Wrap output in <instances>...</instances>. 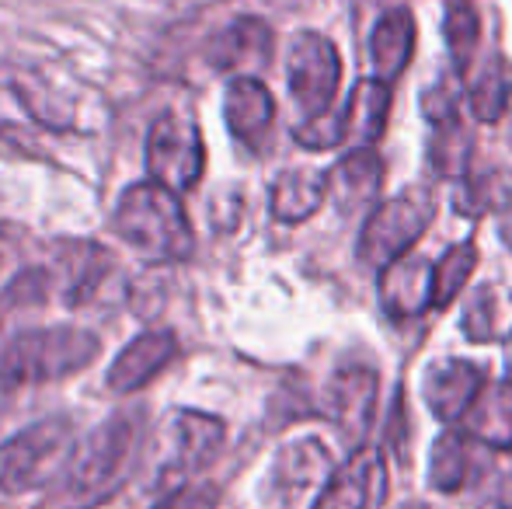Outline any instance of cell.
Wrapping results in <instances>:
<instances>
[{
	"instance_id": "8992f818",
	"label": "cell",
	"mask_w": 512,
	"mask_h": 509,
	"mask_svg": "<svg viewBox=\"0 0 512 509\" xmlns=\"http://www.w3.org/2000/svg\"><path fill=\"white\" fill-rule=\"evenodd\" d=\"M286 81H290L293 102L307 112V119L331 112L342 84V56L335 42L317 32H300L286 53Z\"/></svg>"
},
{
	"instance_id": "6da1fadb",
	"label": "cell",
	"mask_w": 512,
	"mask_h": 509,
	"mask_svg": "<svg viewBox=\"0 0 512 509\" xmlns=\"http://www.w3.org/2000/svg\"><path fill=\"white\" fill-rule=\"evenodd\" d=\"M143 412H119L74 447L56 475L46 509H95L105 503L133 468Z\"/></svg>"
},
{
	"instance_id": "ffe728a7",
	"label": "cell",
	"mask_w": 512,
	"mask_h": 509,
	"mask_svg": "<svg viewBox=\"0 0 512 509\" xmlns=\"http://www.w3.org/2000/svg\"><path fill=\"white\" fill-rule=\"evenodd\" d=\"M387 116H391V84L380 77H366L345 102V140L356 147H373L384 136Z\"/></svg>"
},
{
	"instance_id": "484cf974",
	"label": "cell",
	"mask_w": 512,
	"mask_h": 509,
	"mask_svg": "<svg viewBox=\"0 0 512 509\" xmlns=\"http://www.w3.org/2000/svg\"><path fill=\"white\" fill-rule=\"evenodd\" d=\"M474 157V136L471 129L457 119L450 123H436L432 126V143H429V161L439 175L446 178H467V168H471Z\"/></svg>"
},
{
	"instance_id": "f546056e",
	"label": "cell",
	"mask_w": 512,
	"mask_h": 509,
	"mask_svg": "<svg viewBox=\"0 0 512 509\" xmlns=\"http://www.w3.org/2000/svg\"><path fill=\"white\" fill-rule=\"evenodd\" d=\"M422 112H425V119H429L432 126L457 119L460 116V95H457V88H453L450 81H443V84H436V88H429V91H425V98H422Z\"/></svg>"
},
{
	"instance_id": "ac0fdd59",
	"label": "cell",
	"mask_w": 512,
	"mask_h": 509,
	"mask_svg": "<svg viewBox=\"0 0 512 509\" xmlns=\"http://www.w3.org/2000/svg\"><path fill=\"white\" fill-rule=\"evenodd\" d=\"M464 492L474 509H512V447L478 443Z\"/></svg>"
},
{
	"instance_id": "f1b7e54d",
	"label": "cell",
	"mask_w": 512,
	"mask_h": 509,
	"mask_svg": "<svg viewBox=\"0 0 512 509\" xmlns=\"http://www.w3.org/2000/svg\"><path fill=\"white\" fill-rule=\"evenodd\" d=\"M293 136H297V143H304L307 150L338 147V143H345V109L307 119V123H300L297 129H293Z\"/></svg>"
},
{
	"instance_id": "7a4b0ae2",
	"label": "cell",
	"mask_w": 512,
	"mask_h": 509,
	"mask_svg": "<svg viewBox=\"0 0 512 509\" xmlns=\"http://www.w3.org/2000/svg\"><path fill=\"white\" fill-rule=\"evenodd\" d=\"M115 231L147 262H185L196 248L189 217L175 189L154 178L122 192L119 210H115Z\"/></svg>"
},
{
	"instance_id": "d6986e66",
	"label": "cell",
	"mask_w": 512,
	"mask_h": 509,
	"mask_svg": "<svg viewBox=\"0 0 512 509\" xmlns=\"http://www.w3.org/2000/svg\"><path fill=\"white\" fill-rule=\"evenodd\" d=\"M415 53V18L405 7H394L384 18L373 25L370 35V60H373V77L391 84L394 77L405 74Z\"/></svg>"
},
{
	"instance_id": "4fadbf2b",
	"label": "cell",
	"mask_w": 512,
	"mask_h": 509,
	"mask_svg": "<svg viewBox=\"0 0 512 509\" xmlns=\"http://www.w3.org/2000/svg\"><path fill=\"white\" fill-rule=\"evenodd\" d=\"M272 28L262 18H237L230 28H223L209 46V63L223 74L251 77L248 70H258L272 60Z\"/></svg>"
},
{
	"instance_id": "83f0119b",
	"label": "cell",
	"mask_w": 512,
	"mask_h": 509,
	"mask_svg": "<svg viewBox=\"0 0 512 509\" xmlns=\"http://www.w3.org/2000/svg\"><path fill=\"white\" fill-rule=\"evenodd\" d=\"M443 32H446V46H450V53H453V63H457V70L464 74V70L471 67L474 53H478V42H481L478 14L467 4H453L450 11H446Z\"/></svg>"
},
{
	"instance_id": "4dcf8cb0",
	"label": "cell",
	"mask_w": 512,
	"mask_h": 509,
	"mask_svg": "<svg viewBox=\"0 0 512 509\" xmlns=\"http://www.w3.org/2000/svg\"><path fill=\"white\" fill-rule=\"evenodd\" d=\"M216 503H220L216 485H182V489L168 492L157 509H213Z\"/></svg>"
},
{
	"instance_id": "44dd1931",
	"label": "cell",
	"mask_w": 512,
	"mask_h": 509,
	"mask_svg": "<svg viewBox=\"0 0 512 509\" xmlns=\"http://www.w3.org/2000/svg\"><path fill=\"white\" fill-rule=\"evenodd\" d=\"M467 436L492 447H512V381L485 384L467 415L457 422Z\"/></svg>"
},
{
	"instance_id": "cb8c5ba5",
	"label": "cell",
	"mask_w": 512,
	"mask_h": 509,
	"mask_svg": "<svg viewBox=\"0 0 512 509\" xmlns=\"http://www.w3.org/2000/svg\"><path fill=\"white\" fill-rule=\"evenodd\" d=\"M474 447L478 440L467 436L464 429H446L436 443H432V461H429V482L439 492H464L467 478H471Z\"/></svg>"
},
{
	"instance_id": "1f68e13d",
	"label": "cell",
	"mask_w": 512,
	"mask_h": 509,
	"mask_svg": "<svg viewBox=\"0 0 512 509\" xmlns=\"http://www.w3.org/2000/svg\"><path fill=\"white\" fill-rule=\"evenodd\" d=\"M401 509H436V506H425V503H408V506H401Z\"/></svg>"
},
{
	"instance_id": "d4e9b609",
	"label": "cell",
	"mask_w": 512,
	"mask_h": 509,
	"mask_svg": "<svg viewBox=\"0 0 512 509\" xmlns=\"http://www.w3.org/2000/svg\"><path fill=\"white\" fill-rule=\"evenodd\" d=\"M328 196V175H307V171H286L272 185V213L286 224L307 220Z\"/></svg>"
},
{
	"instance_id": "3957f363",
	"label": "cell",
	"mask_w": 512,
	"mask_h": 509,
	"mask_svg": "<svg viewBox=\"0 0 512 509\" xmlns=\"http://www.w3.org/2000/svg\"><path fill=\"white\" fill-rule=\"evenodd\" d=\"M102 353V339L88 328L60 325L25 332L0 356V387H28L46 384L56 377H70L91 367Z\"/></svg>"
},
{
	"instance_id": "2e32d148",
	"label": "cell",
	"mask_w": 512,
	"mask_h": 509,
	"mask_svg": "<svg viewBox=\"0 0 512 509\" xmlns=\"http://www.w3.org/2000/svg\"><path fill=\"white\" fill-rule=\"evenodd\" d=\"M331 475V457L324 450L321 440L307 436V440H297L279 454L276 471H272V489L283 496V503H297L304 499L310 489L324 482Z\"/></svg>"
},
{
	"instance_id": "8fae6325",
	"label": "cell",
	"mask_w": 512,
	"mask_h": 509,
	"mask_svg": "<svg viewBox=\"0 0 512 509\" xmlns=\"http://www.w3.org/2000/svg\"><path fill=\"white\" fill-rule=\"evenodd\" d=\"M223 119L244 147L258 150L265 147L272 123H276V102L258 77H234L227 84V98H223Z\"/></svg>"
},
{
	"instance_id": "5b68a950",
	"label": "cell",
	"mask_w": 512,
	"mask_h": 509,
	"mask_svg": "<svg viewBox=\"0 0 512 509\" xmlns=\"http://www.w3.org/2000/svg\"><path fill=\"white\" fill-rule=\"evenodd\" d=\"M147 168L154 182L175 192H189L206 168V147L199 126L182 112H164L147 136Z\"/></svg>"
},
{
	"instance_id": "4316f807",
	"label": "cell",
	"mask_w": 512,
	"mask_h": 509,
	"mask_svg": "<svg viewBox=\"0 0 512 509\" xmlns=\"http://www.w3.org/2000/svg\"><path fill=\"white\" fill-rule=\"evenodd\" d=\"M474 265H478V245H474V241L453 245L450 252L439 258L436 283H432V290H436V307L453 304V297H457V293L467 286V279H471Z\"/></svg>"
},
{
	"instance_id": "52a82bcc",
	"label": "cell",
	"mask_w": 512,
	"mask_h": 509,
	"mask_svg": "<svg viewBox=\"0 0 512 509\" xmlns=\"http://www.w3.org/2000/svg\"><path fill=\"white\" fill-rule=\"evenodd\" d=\"M74 440V422L70 419H46L25 433L11 436L0 447V489L25 492L49 478L53 464L67 454Z\"/></svg>"
},
{
	"instance_id": "7402d4cb",
	"label": "cell",
	"mask_w": 512,
	"mask_h": 509,
	"mask_svg": "<svg viewBox=\"0 0 512 509\" xmlns=\"http://www.w3.org/2000/svg\"><path fill=\"white\" fill-rule=\"evenodd\" d=\"M460 328L471 342H509L512 339V293L499 286H481L464 304Z\"/></svg>"
},
{
	"instance_id": "9c48e42d",
	"label": "cell",
	"mask_w": 512,
	"mask_h": 509,
	"mask_svg": "<svg viewBox=\"0 0 512 509\" xmlns=\"http://www.w3.org/2000/svg\"><path fill=\"white\" fill-rule=\"evenodd\" d=\"M436 265L422 255H401L380 269V304L391 318H422L436 307Z\"/></svg>"
},
{
	"instance_id": "ba28073f",
	"label": "cell",
	"mask_w": 512,
	"mask_h": 509,
	"mask_svg": "<svg viewBox=\"0 0 512 509\" xmlns=\"http://www.w3.org/2000/svg\"><path fill=\"white\" fill-rule=\"evenodd\" d=\"M171 429V457L161 468V485L168 492L182 489L185 478L203 471L209 461L216 457V450L223 447V422L203 412H175L168 422Z\"/></svg>"
},
{
	"instance_id": "603a6c76",
	"label": "cell",
	"mask_w": 512,
	"mask_h": 509,
	"mask_svg": "<svg viewBox=\"0 0 512 509\" xmlns=\"http://www.w3.org/2000/svg\"><path fill=\"white\" fill-rule=\"evenodd\" d=\"M467 102H471V112L478 123H502L512 98V84L506 74V63L499 56H488L478 67H467Z\"/></svg>"
},
{
	"instance_id": "e0dca14e",
	"label": "cell",
	"mask_w": 512,
	"mask_h": 509,
	"mask_svg": "<svg viewBox=\"0 0 512 509\" xmlns=\"http://www.w3.org/2000/svg\"><path fill=\"white\" fill-rule=\"evenodd\" d=\"M384 182V161L373 147H352L335 168L328 171V192L345 206V213H356L373 203Z\"/></svg>"
},
{
	"instance_id": "9a60e30c",
	"label": "cell",
	"mask_w": 512,
	"mask_h": 509,
	"mask_svg": "<svg viewBox=\"0 0 512 509\" xmlns=\"http://www.w3.org/2000/svg\"><path fill=\"white\" fill-rule=\"evenodd\" d=\"M384 485V461L373 450H352V457L324 482L314 509H366Z\"/></svg>"
},
{
	"instance_id": "30bf717a",
	"label": "cell",
	"mask_w": 512,
	"mask_h": 509,
	"mask_svg": "<svg viewBox=\"0 0 512 509\" xmlns=\"http://www.w3.org/2000/svg\"><path fill=\"white\" fill-rule=\"evenodd\" d=\"M485 387V374L471 360H439L429 367L422 394L439 422H460Z\"/></svg>"
},
{
	"instance_id": "277c9868",
	"label": "cell",
	"mask_w": 512,
	"mask_h": 509,
	"mask_svg": "<svg viewBox=\"0 0 512 509\" xmlns=\"http://www.w3.org/2000/svg\"><path fill=\"white\" fill-rule=\"evenodd\" d=\"M432 213H436L432 196L422 189H408L391 203H380L366 220L363 234H359V262L377 265V269H387L391 262H398L401 255H408L415 248V241L432 224Z\"/></svg>"
},
{
	"instance_id": "5bb4252c",
	"label": "cell",
	"mask_w": 512,
	"mask_h": 509,
	"mask_svg": "<svg viewBox=\"0 0 512 509\" xmlns=\"http://www.w3.org/2000/svg\"><path fill=\"white\" fill-rule=\"evenodd\" d=\"M178 353V339L171 332H147L133 339L115 363L108 367V391L115 394H133L143 384H150Z\"/></svg>"
},
{
	"instance_id": "7c38bea8",
	"label": "cell",
	"mask_w": 512,
	"mask_h": 509,
	"mask_svg": "<svg viewBox=\"0 0 512 509\" xmlns=\"http://www.w3.org/2000/svg\"><path fill=\"white\" fill-rule=\"evenodd\" d=\"M373 405H377V374L363 367H352L335 374L328 387V412L345 429L352 450H363V440L370 433Z\"/></svg>"
}]
</instances>
